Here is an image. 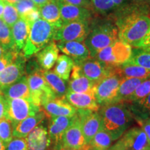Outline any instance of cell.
<instances>
[{
  "label": "cell",
  "mask_w": 150,
  "mask_h": 150,
  "mask_svg": "<svg viewBox=\"0 0 150 150\" xmlns=\"http://www.w3.org/2000/svg\"><path fill=\"white\" fill-rule=\"evenodd\" d=\"M98 112L102 118L103 129L111 135L114 141L119 139L135 121L127 102L110 103L101 106Z\"/></svg>",
  "instance_id": "1"
},
{
  "label": "cell",
  "mask_w": 150,
  "mask_h": 150,
  "mask_svg": "<svg viewBox=\"0 0 150 150\" xmlns=\"http://www.w3.org/2000/svg\"><path fill=\"white\" fill-rule=\"evenodd\" d=\"M115 24L119 40L132 48H138L150 28V16L142 11H135L118 18Z\"/></svg>",
  "instance_id": "2"
},
{
  "label": "cell",
  "mask_w": 150,
  "mask_h": 150,
  "mask_svg": "<svg viewBox=\"0 0 150 150\" xmlns=\"http://www.w3.org/2000/svg\"><path fill=\"white\" fill-rule=\"evenodd\" d=\"M118 40V28L115 22L105 20L90 27L84 43L88 49L91 58H94L99 52Z\"/></svg>",
  "instance_id": "3"
},
{
  "label": "cell",
  "mask_w": 150,
  "mask_h": 150,
  "mask_svg": "<svg viewBox=\"0 0 150 150\" xmlns=\"http://www.w3.org/2000/svg\"><path fill=\"white\" fill-rule=\"evenodd\" d=\"M58 28L42 19H38L30 24L29 36L22 54L29 59L54 40V35Z\"/></svg>",
  "instance_id": "4"
},
{
  "label": "cell",
  "mask_w": 150,
  "mask_h": 150,
  "mask_svg": "<svg viewBox=\"0 0 150 150\" xmlns=\"http://www.w3.org/2000/svg\"><path fill=\"white\" fill-rule=\"evenodd\" d=\"M124 78L118 72L117 68L115 72L109 74L95 83L93 95L99 106L112 103Z\"/></svg>",
  "instance_id": "5"
},
{
  "label": "cell",
  "mask_w": 150,
  "mask_h": 150,
  "mask_svg": "<svg viewBox=\"0 0 150 150\" xmlns=\"http://www.w3.org/2000/svg\"><path fill=\"white\" fill-rule=\"evenodd\" d=\"M131 54L132 47L118 40L99 52L94 58L107 66H119L129 61Z\"/></svg>",
  "instance_id": "6"
},
{
  "label": "cell",
  "mask_w": 150,
  "mask_h": 150,
  "mask_svg": "<svg viewBox=\"0 0 150 150\" xmlns=\"http://www.w3.org/2000/svg\"><path fill=\"white\" fill-rule=\"evenodd\" d=\"M107 150H150V142L140 127H134L125 132Z\"/></svg>",
  "instance_id": "7"
},
{
  "label": "cell",
  "mask_w": 150,
  "mask_h": 150,
  "mask_svg": "<svg viewBox=\"0 0 150 150\" xmlns=\"http://www.w3.org/2000/svg\"><path fill=\"white\" fill-rule=\"evenodd\" d=\"M42 70L36 71L27 76L30 91V100L39 107L46 101L56 97L55 93L45 79Z\"/></svg>",
  "instance_id": "8"
},
{
  "label": "cell",
  "mask_w": 150,
  "mask_h": 150,
  "mask_svg": "<svg viewBox=\"0 0 150 150\" xmlns=\"http://www.w3.org/2000/svg\"><path fill=\"white\" fill-rule=\"evenodd\" d=\"M89 30V21L71 22L56 29L53 40L56 42H84Z\"/></svg>",
  "instance_id": "9"
},
{
  "label": "cell",
  "mask_w": 150,
  "mask_h": 150,
  "mask_svg": "<svg viewBox=\"0 0 150 150\" xmlns=\"http://www.w3.org/2000/svg\"><path fill=\"white\" fill-rule=\"evenodd\" d=\"M6 117L11 120L14 125L41 110L40 107L26 99H6Z\"/></svg>",
  "instance_id": "10"
},
{
  "label": "cell",
  "mask_w": 150,
  "mask_h": 150,
  "mask_svg": "<svg viewBox=\"0 0 150 150\" xmlns=\"http://www.w3.org/2000/svg\"><path fill=\"white\" fill-rule=\"evenodd\" d=\"M77 65L82 74L95 84L115 72L117 69V66H107L95 58H90Z\"/></svg>",
  "instance_id": "11"
},
{
  "label": "cell",
  "mask_w": 150,
  "mask_h": 150,
  "mask_svg": "<svg viewBox=\"0 0 150 150\" xmlns=\"http://www.w3.org/2000/svg\"><path fill=\"white\" fill-rule=\"evenodd\" d=\"M86 143L88 144L98 131L103 129L102 118L98 111L77 109Z\"/></svg>",
  "instance_id": "12"
},
{
  "label": "cell",
  "mask_w": 150,
  "mask_h": 150,
  "mask_svg": "<svg viewBox=\"0 0 150 150\" xmlns=\"http://www.w3.org/2000/svg\"><path fill=\"white\" fill-rule=\"evenodd\" d=\"M76 114L74 116H59L49 119L48 133L52 140V148L60 150L62 148V137L70 125L74 122Z\"/></svg>",
  "instance_id": "13"
},
{
  "label": "cell",
  "mask_w": 150,
  "mask_h": 150,
  "mask_svg": "<svg viewBox=\"0 0 150 150\" xmlns=\"http://www.w3.org/2000/svg\"><path fill=\"white\" fill-rule=\"evenodd\" d=\"M26 60L23 54H18L13 61L0 72V91L24 76L26 72Z\"/></svg>",
  "instance_id": "14"
},
{
  "label": "cell",
  "mask_w": 150,
  "mask_h": 150,
  "mask_svg": "<svg viewBox=\"0 0 150 150\" xmlns=\"http://www.w3.org/2000/svg\"><path fill=\"white\" fill-rule=\"evenodd\" d=\"M40 107L49 119L59 116H74L77 111V108L71 105L65 97L50 99L42 103Z\"/></svg>",
  "instance_id": "15"
},
{
  "label": "cell",
  "mask_w": 150,
  "mask_h": 150,
  "mask_svg": "<svg viewBox=\"0 0 150 150\" xmlns=\"http://www.w3.org/2000/svg\"><path fill=\"white\" fill-rule=\"evenodd\" d=\"M86 145L81 129L80 118L76 113V117L70 127L65 131L62 137V147L80 150Z\"/></svg>",
  "instance_id": "16"
},
{
  "label": "cell",
  "mask_w": 150,
  "mask_h": 150,
  "mask_svg": "<svg viewBox=\"0 0 150 150\" xmlns=\"http://www.w3.org/2000/svg\"><path fill=\"white\" fill-rule=\"evenodd\" d=\"M43 122L35 127L26 137L27 150H48L51 148V138Z\"/></svg>",
  "instance_id": "17"
},
{
  "label": "cell",
  "mask_w": 150,
  "mask_h": 150,
  "mask_svg": "<svg viewBox=\"0 0 150 150\" xmlns=\"http://www.w3.org/2000/svg\"><path fill=\"white\" fill-rule=\"evenodd\" d=\"M63 24L74 21H89L92 17L91 9L68 4L57 0Z\"/></svg>",
  "instance_id": "18"
},
{
  "label": "cell",
  "mask_w": 150,
  "mask_h": 150,
  "mask_svg": "<svg viewBox=\"0 0 150 150\" xmlns=\"http://www.w3.org/2000/svg\"><path fill=\"white\" fill-rule=\"evenodd\" d=\"M56 45L60 51L72 59L75 65L79 64L81 62L91 58L88 49L84 42H57Z\"/></svg>",
  "instance_id": "19"
},
{
  "label": "cell",
  "mask_w": 150,
  "mask_h": 150,
  "mask_svg": "<svg viewBox=\"0 0 150 150\" xmlns=\"http://www.w3.org/2000/svg\"><path fill=\"white\" fill-rule=\"evenodd\" d=\"M65 98L71 105L77 109L98 111L100 106L97 102L93 94L77 93L67 91Z\"/></svg>",
  "instance_id": "20"
},
{
  "label": "cell",
  "mask_w": 150,
  "mask_h": 150,
  "mask_svg": "<svg viewBox=\"0 0 150 150\" xmlns=\"http://www.w3.org/2000/svg\"><path fill=\"white\" fill-rule=\"evenodd\" d=\"M95 84L86 78L82 74L79 67L74 65L70 79L68 83V91L77 93L93 94V88Z\"/></svg>",
  "instance_id": "21"
},
{
  "label": "cell",
  "mask_w": 150,
  "mask_h": 150,
  "mask_svg": "<svg viewBox=\"0 0 150 150\" xmlns=\"http://www.w3.org/2000/svg\"><path fill=\"white\" fill-rule=\"evenodd\" d=\"M59 50L56 43L52 41L35 54L36 61L43 70H51L59 57Z\"/></svg>",
  "instance_id": "22"
},
{
  "label": "cell",
  "mask_w": 150,
  "mask_h": 150,
  "mask_svg": "<svg viewBox=\"0 0 150 150\" xmlns=\"http://www.w3.org/2000/svg\"><path fill=\"white\" fill-rule=\"evenodd\" d=\"M45 114L41 110L35 115L29 116L23 120L19 122L15 125L13 131V137L26 138L35 127L45 120Z\"/></svg>",
  "instance_id": "23"
},
{
  "label": "cell",
  "mask_w": 150,
  "mask_h": 150,
  "mask_svg": "<svg viewBox=\"0 0 150 150\" xmlns=\"http://www.w3.org/2000/svg\"><path fill=\"white\" fill-rule=\"evenodd\" d=\"M29 30L30 24L22 18L19 19L11 27L13 50L16 52L22 53L29 36Z\"/></svg>",
  "instance_id": "24"
},
{
  "label": "cell",
  "mask_w": 150,
  "mask_h": 150,
  "mask_svg": "<svg viewBox=\"0 0 150 150\" xmlns=\"http://www.w3.org/2000/svg\"><path fill=\"white\" fill-rule=\"evenodd\" d=\"M1 92L2 95L6 99L22 98L30 100V91L27 76L24 75L16 82L1 89Z\"/></svg>",
  "instance_id": "25"
},
{
  "label": "cell",
  "mask_w": 150,
  "mask_h": 150,
  "mask_svg": "<svg viewBox=\"0 0 150 150\" xmlns=\"http://www.w3.org/2000/svg\"><path fill=\"white\" fill-rule=\"evenodd\" d=\"M92 10L102 16H108L125 8L127 0H89Z\"/></svg>",
  "instance_id": "26"
},
{
  "label": "cell",
  "mask_w": 150,
  "mask_h": 150,
  "mask_svg": "<svg viewBox=\"0 0 150 150\" xmlns=\"http://www.w3.org/2000/svg\"><path fill=\"white\" fill-rule=\"evenodd\" d=\"M145 79L125 77L118 88L117 95L112 103L129 102L131 97L138 86Z\"/></svg>",
  "instance_id": "27"
},
{
  "label": "cell",
  "mask_w": 150,
  "mask_h": 150,
  "mask_svg": "<svg viewBox=\"0 0 150 150\" xmlns=\"http://www.w3.org/2000/svg\"><path fill=\"white\" fill-rule=\"evenodd\" d=\"M40 18L57 28L63 25L60 13V8L57 0H51L39 8Z\"/></svg>",
  "instance_id": "28"
},
{
  "label": "cell",
  "mask_w": 150,
  "mask_h": 150,
  "mask_svg": "<svg viewBox=\"0 0 150 150\" xmlns=\"http://www.w3.org/2000/svg\"><path fill=\"white\" fill-rule=\"evenodd\" d=\"M42 75L49 86L55 93L56 97H65V94L68 91V85H67L66 81L62 79L53 71L42 70Z\"/></svg>",
  "instance_id": "29"
},
{
  "label": "cell",
  "mask_w": 150,
  "mask_h": 150,
  "mask_svg": "<svg viewBox=\"0 0 150 150\" xmlns=\"http://www.w3.org/2000/svg\"><path fill=\"white\" fill-rule=\"evenodd\" d=\"M114 142L109 133L104 129L98 131L88 144H86L87 150H107Z\"/></svg>",
  "instance_id": "30"
},
{
  "label": "cell",
  "mask_w": 150,
  "mask_h": 150,
  "mask_svg": "<svg viewBox=\"0 0 150 150\" xmlns=\"http://www.w3.org/2000/svg\"><path fill=\"white\" fill-rule=\"evenodd\" d=\"M118 72L123 77L138 78L147 79L150 78V69L137 65H131L128 63L117 66Z\"/></svg>",
  "instance_id": "31"
},
{
  "label": "cell",
  "mask_w": 150,
  "mask_h": 150,
  "mask_svg": "<svg viewBox=\"0 0 150 150\" xmlns=\"http://www.w3.org/2000/svg\"><path fill=\"white\" fill-rule=\"evenodd\" d=\"M74 65V62L70 56L62 54L59 56L55 65H54L53 72L60 76L64 81H69L71 72Z\"/></svg>",
  "instance_id": "32"
},
{
  "label": "cell",
  "mask_w": 150,
  "mask_h": 150,
  "mask_svg": "<svg viewBox=\"0 0 150 150\" xmlns=\"http://www.w3.org/2000/svg\"><path fill=\"white\" fill-rule=\"evenodd\" d=\"M125 63L150 69V48H132L131 58Z\"/></svg>",
  "instance_id": "33"
},
{
  "label": "cell",
  "mask_w": 150,
  "mask_h": 150,
  "mask_svg": "<svg viewBox=\"0 0 150 150\" xmlns=\"http://www.w3.org/2000/svg\"><path fill=\"white\" fill-rule=\"evenodd\" d=\"M129 104L134 117H150V94L142 100Z\"/></svg>",
  "instance_id": "34"
},
{
  "label": "cell",
  "mask_w": 150,
  "mask_h": 150,
  "mask_svg": "<svg viewBox=\"0 0 150 150\" xmlns=\"http://www.w3.org/2000/svg\"><path fill=\"white\" fill-rule=\"evenodd\" d=\"M0 45L6 50H13V42L11 29L1 18H0Z\"/></svg>",
  "instance_id": "35"
},
{
  "label": "cell",
  "mask_w": 150,
  "mask_h": 150,
  "mask_svg": "<svg viewBox=\"0 0 150 150\" xmlns=\"http://www.w3.org/2000/svg\"><path fill=\"white\" fill-rule=\"evenodd\" d=\"M15 125L8 118L4 117L0 120V139L7 143L13 138Z\"/></svg>",
  "instance_id": "36"
},
{
  "label": "cell",
  "mask_w": 150,
  "mask_h": 150,
  "mask_svg": "<svg viewBox=\"0 0 150 150\" xmlns=\"http://www.w3.org/2000/svg\"><path fill=\"white\" fill-rule=\"evenodd\" d=\"M150 94V78L145 79L137 87L131 97L129 103L136 102L145 98Z\"/></svg>",
  "instance_id": "37"
},
{
  "label": "cell",
  "mask_w": 150,
  "mask_h": 150,
  "mask_svg": "<svg viewBox=\"0 0 150 150\" xmlns=\"http://www.w3.org/2000/svg\"><path fill=\"white\" fill-rule=\"evenodd\" d=\"M2 20L9 27H12L20 19L18 11L13 5L4 2V8L2 14Z\"/></svg>",
  "instance_id": "38"
},
{
  "label": "cell",
  "mask_w": 150,
  "mask_h": 150,
  "mask_svg": "<svg viewBox=\"0 0 150 150\" xmlns=\"http://www.w3.org/2000/svg\"><path fill=\"white\" fill-rule=\"evenodd\" d=\"M13 6L16 7L20 18L25 16L29 11L38 7L31 0H20Z\"/></svg>",
  "instance_id": "39"
},
{
  "label": "cell",
  "mask_w": 150,
  "mask_h": 150,
  "mask_svg": "<svg viewBox=\"0 0 150 150\" xmlns=\"http://www.w3.org/2000/svg\"><path fill=\"white\" fill-rule=\"evenodd\" d=\"M5 150H27L26 138L13 137L10 141L6 143Z\"/></svg>",
  "instance_id": "40"
},
{
  "label": "cell",
  "mask_w": 150,
  "mask_h": 150,
  "mask_svg": "<svg viewBox=\"0 0 150 150\" xmlns=\"http://www.w3.org/2000/svg\"><path fill=\"white\" fill-rule=\"evenodd\" d=\"M134 120L145 132L150 142V117H134Z\"/></svg>",
  "instance_id": "41"
},
{
  "label": "cell",
  "mask_w": 150,
  "mask_h": 150,
  "mask_svg": "<svg viewBox=\"0 0 150 150\" xmlns=\"http://www.w3.org/2000/svg\"><path fill=\"white\" fill-rule=\"evenodd\" d=\"M40 18V10H39L38 7L35 8L31 11H29V13H27L25 16H23L22 19L25 20L26 22H28L29 24H32L33 22L36 21L38 19Z\"/></svg>",
  "instance_id": "42"
},
{
  "label": "cell",
  "mask_w": 150,
  "mask_h": 150,
  "mask_svg": "<svg viewBox=\"0 0 150 150\" xmlns=\"http://www.w3.org/2000/svg\"><path fill=\"white\" fill-rule=\"evenodd\" d=\"M64 2L68 4L76 6L83 7V8H88L92 10L91 4L89 0H62Z\"/></svg>",
  "instance_id": "43"
},
{
  "label": "cell",
  "mask_w": 150,
  "mask_h": 150,
  "mask_svg": "<svg viewBox=\"0 0 150 150\" xmlns=\"http://www.w3.org/2000/svg\"><path fill=\"white\" fill-rule=\"evenodd\" d=\"M6 99L4 97V95H0V120L6 117Z\"/></svg>",
  "instance_id": "44"
},
{
  "label": "cell",
  "mask_w": 150,
  "mask_h": 150,
  "mask_svg": "<svg viewBox=\"0 0 150 150\" xmlns=\"http://www.w3.org/2000/svg\"><path fill=\"white\" fill-rule=\"evenodd\" d=\"M138 48H150V28L147 34L140 42Z\"/></svg>",
  "instance_id": "45"
},
{
  "label": "cell",
  "mask_w": 150,
  "mask_h": 150,
  "mask_svg": "<svg viewBox=\"0 0 150 150\" xmlns=\"http://www.w3.org/2000/svg\"><path fill=\"white\" fill-rule=\"evenodd\" d=\"M31 1H32L38 7V8H40V7L42 6L45 4L46 3H47L48 1H51V0H31Z\"/></svg>",
  "instance_id": "46"
},
{
  "label": "cell",
  "mask_w": 150,
  "mask_h": 150,
  "mask_svg": "<svg viewBox=\"0 0 150 150\" xmlns=\"http://www.w3.org/2000/svg\"><path fill=\"white\" fill-rule=\"evenodd\" d=\"M133 2L138 4L140 5H149L150 4V0H131Z\"/></svg>",
  "instance_id": "47"
},
{
  "label": "cell",
  "mask_w": 150,
  "mask_h": 150,
  "mask_svg": "<svg viewBox=\"0 0 150 150\" xmlns=\"http://www.w3.org/2000/svg\"><path fill=\"white\" fill-rule=\"evenodd\" d=\"M4 8V2L2 0H0V18L2 16Z\"/></svg>",
  "instance_id": "48"
},
{
  "label": "cell",
  "mask_w": 150,
  "mask_h": 150,
  "mask_svg": "<svg viewBox=\"0 0 150 150\" xmlns=\"http://www.w3.org/2000/svg\"><path fill=\"white\" fill-rule=\"evenodd\" d=\"M7 51H8V50H5V49L1 45H0V58L2 57L3 56H4L6 53L7 52Z\"/></svg>",
  "instance_id": "49"
},
{
  "label": "cell",
  "mask_w": 150,
  "mask_h": 150,
  "mask_svg": "<svg viewBox=\"0 0 150 150\" xmlns=\"http://www.w3.org/2000/svg\"><path fill=\"white\" fill-rule=\"evenodd\" d=\"M4 2H6V3H8V4H12V5H14L15 4H16L17 2H18L20 0H2Z\"/></svg>",
  "instance_id": "50"
},
{
  "label": "cell",
  "mask_w": 150,
  "mask_h": 150,
  "mask_svg": "<svg viewBox=\"0 0 150 150\" xmlns=\"http://www.w3.org/2000/svg\"><path fill=\"white\" fill-rule=\"evenodd\" d=\"M6 143L0 139V150H5Z\"/></svg>",
  "instance_id": "51"
},
{
  "label": "cell",
  "mask_w": 150,
  "mask_h": 150,
  "mask_svg": "<svg viewBox=\"0 0 150 150\" xmlns=\"http://www.w3.org/2000/svg\"><path fill=\"white\" fill-rule=\"evenodd\" d=\"M60 150H78V149H70V148H65V147H62ZM81 150V149H80Z\"/></svg>",
  "instance_id": "52"
},
{
  "label": "cell",
  "mask_w": 150,
  "mask_h": 150,
  "mask_svg": "<svg viewBox=\"0 0 150 150\" xmlns=\"http://www.w3.org/2000/svg\"><path fill=\"white\" fill-rule=\"evenodd\" d=\"M81 150H87V149H86V145L84 146V147H83V148H82Z\"/></svg>",
  "instance_id": "53"
},
{
  "label": "cell",
  "mask_w": 150,
  "mask_h": 150,
  "mask_svg": "<svg viewBox=\"0 0 150 150\" xmlns=\"http://www.w3.org/2000/svg\"><path fill=\"white\" fill-rule=\"evenodd\" d=\"M48 150H54V149H52V148H50V149H49Z\"/></svg>",
  "instance_id": "54"
},
{
  "label": "cell",
  "mask_w": 150,
  "mask_h": 150,
  "mask_svg": "<svg viewBox=\"0 0 150 150\" xmlns=\"http://www.w3.org/2000/svg\"><path fill=\"white\" fill-rule=\"evenodd\" d=\"M0 95H2V94H1V91H0Z\"/></svg>",
  "instance_id": "55"
}]
</instances>
